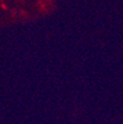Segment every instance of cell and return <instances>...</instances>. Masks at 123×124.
I'll return each mask as SVG.
<instances>
[]
</instances>
